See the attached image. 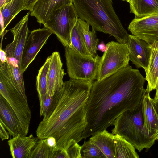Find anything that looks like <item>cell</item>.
<instances>
[{
	"label": "cell",
	"instance_id": "obj_1",
	"mask_svg": "<svg viewBox=\"0 0 158 158\" xmlns=\"http://www.w3.org/2000/svg\"><path fill=\"white\" fill-rule=\"evenodd\" d=\"M145 78L129 65L92 83L88 100L87 125L82 136L86 139L113 125L123 112L133 110L142 100Z\"/></svg>",
	"mask_w": 158,
	"mask_h": 158
},
{
	"label": "cell",
	"instance_id": "obj_2",
	"mask_svg": "<svg viewBox=\"0 0 158 158\" xmlns=\"http://www.w3.org/2000/svg\"><path fill=\"white\" fill-rule=\"evenodd\" d=\"M92 83L71 79L64 82L61 89L55 94L56 102L51 115L38 126L36 133L38 139L53 136L56 141L55 148L66 152L83 139Z\"/></svg>",
	"mask_w": 158,
	"mask_h": 158
},
{
	"label": "cell",
	"instance_id": "obj_3",
	"mask_svg": "<svg viewBox=\"0 0 158 158\" xmlns=\"http://www.w3.org/2000/svg\"><path fill=\"white\" fill-rule=\"evenodd\" d=\"M79 17L98 31L114 36L126 44L129 34L123 27L112 0H73Z\"/></svg>",
	"mask_w": 158,
	"mask_h": 158
},
{
	"label": "cell",
	"instance_id": "obj_4",
	"mask_svg": "<svg viewBox=\"0 0 158 158\" xmlns=\"http://www.w3.org/2000/svg\"><path fill=\"white\" fill-rule=\"evenodd\" d=\"M142 105V100L136 108L120 115L115 120L112 130L113 134L122 136L139 152L145 148H149L156 140L144 127Z\"/></svg>",
	"mask_w": 158,
	"mask_h": 158
},
{
	"label": "cell",
	"instance_id": "obj_5",
	"mask_svg": "<svg viewBox=\"0 0 158 158\" xmlns=\"http://www.w3.org/2000/svg\"><path fill=\"white\" fill-rule=\"evenodd\" d=\"M67 71L70 79L93 82L97 80L102 56H86L69 47L65 48Z\"/></svg>",
	"mask_w": 158,
	"mask_h": 158
},
{
	"label": "cell",
	"instance_id": "obj_6",
	"mask_svg": "<svg viewBox=\"0 0 158 158\" xmlns=\"http://www.w3.org/2000/svg\"><path fill=\"white\" fill-rule=\"evenodd\" d=\"M79 18L72 4L54 11L43 24L56 36L65 47H70L71 32Z\"/></svg>",
	"mask_w": 158,
	"mask_h": 158
},
{
	"label": "cell",
	"instance_id": "obj_7",
	"mask_svg": "<svg viewBox=\"0 0 158 158\" xmlns=\"http://www.w3.org/2000/svg\"><path fill=\"white\" fill-rule=\"evenodd\" d=\"M100 62L97 81H99L129 65V51L126 44L111 41Z\"/></svg>",
	"mask_w": 158,
	"mask_h": 158
},
{
	"label": "cell",
	"instance_id": "obj_8",
	"mask_svg": "<svg viewBox=\"0 0 158 158\" xmlns=\"http://www.w3.org/2000/svg\"><path fill=\"white\" fill-rule=\"evenodd\" d=\"M0 95L3 97L16 114L23 134L28 132L31 113L26 99L2 76H0Z\"/></svg>",
	"mask_w": 158,
	"mask_h": 158
},
{
	"label": "cell",
	"instance_id": "obj_9",
	"mask_svg": "<svg viewBox=\"0 0 158 158\" xmlns=\"http://www.w3.org/2000/svg\"><path fill=\"white\" fill-rule=\"evenodd\" d=\"M52 34L45 27L31 31L25 42L22 55L20 69L22 72L24 73L34 60Z\"/></svg>",
	"mask_w": 158,
	"mask_h": 158
},
{
	"label": "cell",
	"instance_id": "obj_10",
	"mask_svg": "<svg viewBox=\"0 0 158 158\" xmlns=\"http://www.w3.org/2000/svg\"><path fill=\"white\" fill-rule=\"evenodd\" d=\"M30 12H28L10 30L13 35V40L7 45L4 50L7 58L15 60L20 70L22 55L29 31L28 21Z\"/></svg>",
	"mask_w": 158,
	"mask_h": 158
},
{
	"label": "cell",
	"instance_id": "obj_11",
	"mask_svg": "<svg viewBox=\"0 0 158 158\" xmlns=\"http://www.w3.org/2000/svg\"><path fill=\"white\" fill-rule=\"evenodd\" d=\"M128 29L133 35L151 45L158 42V14L140 18H135Z\"/></svg>",
	"mask_w": 158,
	"mask_h": 158
},
{
	"label": "cell",
	"instance_id": "obj_12",
	"mask_svg": "<svg viewBox=\"0 0 158 158\" xmlns=\"http://www.w3.org/2000/svg\"><path fill=\"white\" fill-rule=\"evenodd\" d=\"M128 48L129 60L138 68L148 69L151 53V45L133 35H129L126 44Z\"/></svg>",
	"mask_w": 158,
	"mask_h": 158
},
{
	"label": "cell",
	"instance_id": "obj_13",
	"mask_svg": "<svg viewBox=\"0 0 158 158\" xmlns=\"http://www.w3.org/2000/svg\"><path fill=\"white\" fill-rule=\"evenodd\" d=\"M50 57L47 89L48 94L52 97L62 88L64 84L63 78L66 73L63 69V63L59 53L56 51L54 52Z\"/></svg>",
	"mask_w": 158,
	"mask_h": 158
},
{
	"label": "cell",
	"instance_id": "obj_14",
	"mask_svg": "<svg viewBox=\"0 0 158 158\" xmlns=\"http://www.w3.org/2000/svg\"><path fill=\"white\" fill-rule=\"evenodd\" d=\"M150 91L147 87L142 99V111L145 129L149 135L158 140V114Z\"/></svg>",
	"mask_w": 158,
	"mask_h": 158
},
{
	"label": "cell",
	"instance_id": "obj_15",
	"mask_svg": "<svg viewBox=\"0 0 158 158\" xmlns=\"http://www.w3.org/2000/svg\"><path fill=\"white\" fill-rule=\"evenodd\" d=\"M19 68L17 62L7 58L4 64L0 63V75L3 77L24 98L27 99L23 74Z\"/></svg>",
	"mask_w": 158,
	"mask_h": 158
},
{
	"label": "cell",
	"instance_id": "obj_16",
	"mask_svg": "<svg viewBox=\"0 0 158 158\" xmlns=\"http://www.w3.org/2000/svg\"><path fill=\"white\" fill-rule=\"evenodd\" d=\"M38 138L20 133L8 141L10 155L13 158H29L32 151L36 146Z\"/></svg>",
	"mask_w": 158,
	"mask_h": 158
},
{
	"label": "cell",
	"instance_id": "obj_17",
	"mask_svg": "<svg viewBox=\"0 0 158 158\" xmlns=\"http://www.w3.org/2000/svg\"><path fill=\"white\" fill-rule=\"evenodd\" d=\"M72 4L73 0H38L30 15L35 17L38 23L43 24L54 11Z\"/></svg>",
	"mask_w": 158,
	"mask_h": 158
},
{
	"label": "cell",
	"instance_id": "obj_18",
	"mask_svg": "<svg viewBox=\"0 0 158 158\" xmlns=\"http://www.w3.org/2000/svg\"><path fill=\"white\" fill-rule=\"evenodd\" d=\"M0 119L10 136L23 134L18 118L5 98L0 95ZM24 135V134H23Z\"/></svg>",
	"mask_w": 158,
	"mask_h": 158
},
{
	"label": "cell",
	"instance_id": "obj_19",
	"mask_svg": "<svg viewBox=\"0 0 158 158\" xmlns=\"http://www.w3.org/2000/svg\"><path fill=\"white\" fill-rule=\"evenodd\" d=\"M114 135L104 130L92 136L89 140L100 149L105 158H115Z\"/></svg>",
	"mask_w": 158,
	"mask_h": 158
},
{
	"label": "cell",
	"instance_id": "obj_20",
	"mask_svg": "<svg viewBox=\"0 0 158 158\" xmlns=\"http://www.w3.org/2000/svg\"><path fill=\"white\" fill-rule=\"evenodd\" d=\"M85 21L79 18L71 33L70 48L77 52L86 56L93 57L86 47L83 34Z\"/></svg>",
	"mask_w": 158,
	"mask_h": 158
},
{
	"label": "cell",
	"instance_id": "obj_21",
	"mask_svg": "<svg viewBox=\"0 0 158 158\" xmlns=\"http://www.w3.org/2000/svg\"><path fill=\"white\" fill-rule=\"evenodd\" d=\"M151 53L146 74L148 87L151 92L156 89L158 78V42L151 44Z\"/></svg>",
	"mask_w": 158,
	"mask_h": 158
},
{
	"label": "cell",
	"instance_id": "obj_22",
	"mask_svg": "<svg viewBox=\"0 0 158 158\" xmlns=\"http://www.w3.org/2000/svg\"><path fill=\"white\" fill-rule=\"evenodd\" d=\"M130 12L140 18L158 14V0H131Z\"/></svg>",
	"mask_w": 158,
	"mask_h": 158
},
{
	"label": "cell",
	"instance_id": "obj_23",
	"mask_svg": "<svg viewBox=\"0 0 158 158\" xmlns=\"http://www.w3.org/2000/svg\"><path fill=\"white\" fill-rule=\"evenodd\" d=\"M50 57L49 56L38 71L36 77V86L39 98L40 110H41L48 94V73L49 68Z\"/></svg>",
	"mask_w": 158,
	"mask_h": 158
},
{
	"label": "cell",
	"instance_id": "obj_24",
	"mask_svg": "<svg viewBox=\"0 0 158 158\" xmlns=\"http://www.w3.org/2000/svg\"><path fill=\"white\" fill-rule=\"evenodd\" d=\"M116 158H139L135 148L125 138L118 134L114 136Z\"/></svg>",
	"mask_w": 158,
	"mask_h": 158
},
{
	"label": "cell",
	"instance_id": "obj_25",
	"mask_svg": "<svg viewBox=\"0 0 158 158\" xmlns=\"http://www.w3.org/2000/svg\"><path fill=\"white\" fill-rule=\"evenodd\" d=\"M24 4V0H12L0 8L3 22L1 35L12 20L19 12L23 10Z\"/></svg>",
	"mask_w": 158,
	"mask_h": 158
},
{
	"label": "cell",
	"instance_id": "obj_26",
	"mask_svg": "<svg viewBox=\"0 0 158 158\" xmlns=\"http://www.w3.org/2000/svg\"><path fill=\"white\" fill-rule=\"evenodd\" d=\"M89 24L85 21L83 24V34L87 48L93 57H95L97 53L99 40L97 37L96 31L92 28L90 31Z\"/></svg>",
	"mask_w": 158,
	"mask_h": 158
},
{
	"label": "cell",
	"instance_id": "obj_27",
	"mask_svg": "<svg viewBox=\"0 0 158 158\" xmlns=\"http://www.w3.org/2000/svg\"><path fill=\"white\" fill-rule=\"evenodd\" d=\"M54 148L49 146L46 139H40L31 153L29 158H53Z\"/></svg>",
	"mask_w": 158,
	"mask_h": 158
},
{
	"label": "cell",
	"instance_id": "obj_28",
	"mask_svg": "<svg viewBox=\"0 0 158 158\" xmlns=\"http://www.w3.org/2000/svg\"><path fill=\"white\" fill-rule=\"evenodd\" d=\"M81 158H105L100 149L89 140L81 146Z\"/></svg>",
	"mask_w": 158,
	"mask_h": 158
},
{
	"label": "cell",
	"instance_id": "obj_29",
	"mask_svg": "<svg viewBox=\"0 0 158 158\" xmlns=\"http://www.w3.org/2000/svg\"><path fill=\"white\" fill-rule=\"evenodd\" d=\"M56 102V98L55 95L51 97L48 93L43 107L40 110V116L43 117L42 120L45 121L50 117L55 107Z\"/></svg>",
	"mask_w": 158,
	"mask_h": 158
},
{
	"label": "cell",
	"instance_id": "obj_30",
	"mask_svg": "<svg viewBox=\"0 0 158 158\" xmlns=\"http://www.w3.org/2000/svg\"><path fill=\"white\" fill-rule=\"evenodd\" d=\"M81 146L77 143L70 146L67 150L68 158H81Z\"/></svg>",
	"mask_w": 158,
	"mask_h": 158
},
{
	"label": "cell",
	"instance_id": "obj_31",
	"mask_svg": "<svg viewBox=\"0 0 158 158\" xmlns=\"http://www.w3.org/2000/svg\"><path fill=\"white\" fill-rule=\"evenodd\" d=\"M6 129L2 120L0 119V137L2 141L8 139L9 138V134L6 131Z\"/></svg>",
	"mask_w": 158,
	"mask_h": 158
},
{
	"label": "cell",
	"instance_id": "obj_32",
	"mask_svg": "<svg viewBox=\"0 0 158 158\" xmlns=\"http://www.w3.org/2000/svg\"><path fill=\"white\" fill-rule=\"evenodd\" d=\"M38 0H24L23 10L32 11L33 7Z\"/></svg>",
	"mask_w": 158,
	"mask_h": 158
},
{
	"label": "cell",
	"instance_id": "obj_33",
	"mask_svg": "<svg viewBox=\"0 0 158 158\" xmlns=\"http://www.w3.org/2000/svg\"><path fill=\"white\" fill-rule=\"evenodd\" d=\"M46 139L47 143L49 146L54 148H55L56 141L55 137L50 136L46 138Z\"/></svg>",
	"mask_w": 158,
	"mask_h": 158
},
{
	"label": "cell",
	"instance_id": "obj_34",
	"mask_svg": "<svg viewBox=\"0 0 158 158\" xmlns=\"http://www.w3.org/2000/svg\"><path fill=\"white\" fill-rule=\"evenodd\" d=\"M0 63L2 64L6 62L7 59L6 54L5 51L2 50L1 48H0Z\"/></svg>",
	"mask_w": 158,
	"mask_h": 158
},
{
	"label": "cell",
	"instance_id": "obj_35",
	"mask_svg": "<svg viewBox=\"0 0 158 158\" xmlns=\"http://www.w3.org/2000/svg\"><path fill=\"white\" fill-rule=\"evenodd\" d=\"M107 47L103 41H102L97 46V49L104 52L106 50Z\"/></svg>",
	"mask_w": 158,
	"mask_h": 158
},
{
	"label": "cell",
	"instance_id": "obj_36",
	"mask_svg": "<svg viewBox=\"0 0 158 158\" xmlns=\"http://www.w3.org/2000/svg\"><path fill=\"white\" fill-rule=\"evenodd\" d=\"M156 93L155 95L154 98L153 99V101H158V78L156 84Z\"/></svg>",
	"mask_w": 158,
	"mask_h": 158
},
{
	"label": "cell",
	"instance_id": "obj_37",
	"mask_svg": "<svg viewBox=\"0 0 158 158\" xmlns=\"http://www.w3.org/2000/svg\"><path fill=\"white\" fill-rule=\"evenodd\" d=\"M6 0H0V8L6 4Z\"/></svg>",
	"mask_w": 158,
	"mask_h": 158
},
{
	"label": "cell",
	"instance_id": "obj_38",
	"mask_svg": "<svg viewBox=\"0 0 158 158\" xmlns=\"http://www.w3.org/2000/svg\"><path fill=\"white\" fill-rule=\"evenodd\" d=\"M153 102L156 110L158 114V101H153Z\"/></svg>",
	"mask_w": 158,
	"mask_h": 158
},
{
	"label": "cell",
	"instance_id": "obj_39",
	"mask_svg": "<svg viewBox=\"0 0 158 158\" xmlns=\"http://www.w3.org/2000/svg\"><path fill=\"white\" fill-rule=\"evenodd\" d=\"M12 0H6V4L9 2H10Z\"/></svg>",
	"mask_w": 158,
	"mask_h": 158
},
{
	"label": "cell",
	"instance_id": "obj_40",
	"mask_svg": "<svg viewBox=\"0 0 158 158\" xmlns=\"http://www.w3.org/2000/svg\"><path fill=\"white\" fill-rule=\"evenodd\" d=\"M123 1H127V2H129L131 0H122Z\"/></svg>",
	"mask_w": 158,
	"mask_h": 158
}]
</instances>
